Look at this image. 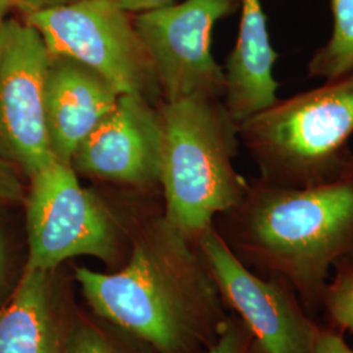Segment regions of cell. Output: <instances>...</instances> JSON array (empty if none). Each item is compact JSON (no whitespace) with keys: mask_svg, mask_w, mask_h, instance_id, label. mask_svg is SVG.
<instances>
[{"mask_svg":"<svg viewBox=\"0 0 353 353\" xmlns=\"http://www.w3.org/2000/svg\"><path fill=\"white\" fill-rule=\"evenodd\" d=\"M96 314L159 353H207L228 321L198 245L165 219L144 228L121 271L75 270Z\"/></svg>","mask_w":353,"mask_h":353,"instance_id":"cell-1","label":"cell"},{"mask_svg":"<svg viewBox=\"0 0 353 353\" xmlns=\"http://www.w3.org/2000/svg\"><path fill=\"white\" fill-rule=\"evenodd\" d=\"M221 237L243 265L296 292L310 316L319 312L330 270L353 256V168L310 188H283L254 179L227 214Z\"/></svg>","mask_w":353,"mask_h":353,"instance_id":"cell-2","label":"cell"},{"mask_svg":"<svg viewBox=\"0 0 353 353\" xmlns=\"http://www.w3.org/2000/svg\"><path fill=\"white\" fill-rule=\"evenodd\" d=\"M160 183L166 223L196 243L219 214L243 199L249 182L237 173L240 125L223 100L186 99L163 102Z\"/></svg>","mask_w":353,"mask_h":353,"instance_id":"cell-3","label":"cell"},{"mask_svg":"<svg viewBox=\"0 0 353 353\" xmlns=\"http://www.w3.org/2000/svg\"><path fill=\"white\" fill-rule=\"evenodd\" d=\"M353 71L285 100L240 125V138L263 182L310 188L353 168Z\"/></svg>","mask_w":353,"mask_h":353,"instance_id":"cell-4","label":"cell"},{"mask_svg":"<svg viewBox=\"0 0 353 353\" xmlns=\"http://www.w3.org/2000/svg\"><path fill=\"white\" fill-rule=\"evenodd\" d=\"M24 17L50 54L88 65L121 94H137L151 102L161 94L134 14L114 0H75Z\"/></svg>","mask_w":353,"mask_h":353,"instance_id":"cell-5","label":"cell"},{"mask_svg":"<svg viewBox=\"0 0 353 353\" xmlns=\"http://www.w3.org/2000/svg\"><path fill=\"white\" fill-rule=\"evenodd\" d=\"M28 178L26 268L51 272L83 255L113 263L118 252L113 216L80 185L74 168L52 159Z\"/></svg>","mask_w":353,"mask_h":353,"instance_id":"cell-6","label":"cell"},{"mask_svg":"<svg viewBox=\"0 0 353 353\" xmlns=\"http://www.w3.org/2000/svg\"><path fill=\"white\" fill-rule=\"evenodd\" d=\"M239 6L240 0H185L134 14L164 101L224 99V67L214 61L211 36Z\"/></svg>","mask_w":353,"mask_h":353,"instance_id":"cell-7","label":"cell"},{"mask_svg":"<svg viewBox=\"0 0 353 353\" xmlns=\"http://www.w3.org/2000/svg\"><path fill=\"white\" fill-rule=\"evenodd\" d=\"M196 245L225 306L250 334L249 353H316L322 323L307 313L288 284L252 272L214 225L203 232Z\"/></svg>","mask_w":353,"mask_h":353,"instance_id":"cell-8","label":"cell"},{"mask_svg":"<svg viewBox=\"0 0 353 353\" xmlns=\"http://www.w3.org/2000/svg\"><path fill=\"white\" fill-rule=\"evenodd\" d=\"M49 63L37 30L7 19L0 29V159L26 176L54 159L45 112Z\"/></svg>","mask_w":353,"mask_h":353,"instance_id":"cell-9","label":"cell"},{"mask_svg":"<svg viewBox=\"0 0 353 353\" xmlns=\"http://www.w3.org/2000/svg\"><path fill=\"white\" fill-rule=\"evenodd\" d=\"M161 126L159 109L137 94H121L71 160L76 173L130 186L160 181Z\"/></svg>","mask_w":353,"mask_h":353,"instance_id":"cell-10","label":"cell"},{"mask_svg":"<svg viewBox=\"0 0 353 353\" xmlns=\"http://www.w3.org/2000/svg\"><path fill=\"white\" fill-rule=\"evenodd\" d=\"M119 96L88 65L50 54L45 112L52 157L71 165L77 147L113 110Z\"/></svg>","mask_w":353,"mask_h":353,"instance_id":"cell-11","label":"cell"},{"mask_svg":"<svg viewBox=\"0 0 353 353\" xmlns=\"http://www.w3.org/2000/svg\"><path fill=\"white\" fill-rule=\"evenodd\" d=\"M240 7L239 36L224 67L223 99L239 125L278 101L279 89L274 77L279 54L270 41L262 0H240Z\"/></svg>","mask_w":353,"mask_h":353,"instance_id":"cell-12","label":"cell"},{"mask_svg":"<svg viewBox=\"0 0 353 353\" xmlns=\"http://www.w3.org/2000/svg\"><path fill=\"white\" fill-rule=\"evenodd\" d=\"M64 338L50 272L26 268L0 309V353H64Z\"/></svg>","mask_w":353,"mask_h":353,"instance_id":"cell-13","label":"cell"},{"mask_svg":"<svg viewBox=\"0 0 353 353\" xmlns=\"http://www.w3.org/2000/svg\"><path fill=\"white\" fill-rule=\"evenodd\" d=\"M332 32L327 42L314 51L307 74L325 81L353 71V0H330Z\"/></svg>","mask_w":353,"mask_h":353,"instance_id":"cell-14","label":"cell"},{"mask_svg":"<svg viewBox=\"0 0 353 353\" xmlns=\"http://www.w3.org/2000/svg\"><path fill=\"white\" fill-rule=\"evenodd\" d=\"M335 274L321 299L325 326L344 335L353 334V256L341 259L334 265Z\"/></svg>","mask_w":353,"mask_h":353,"instance_id":"cell-15","label":"cell"},{"mask_svg":"<svg viewBox=\"0 0 353 353\" xmlns=\"http://www.w3.org/2000/svg\"><path fill=\"white\" fill-rule=\"evenodd\" d=\"M64 353H127L118 341L90 322H77L64 338Z\"/></svg>","mask_w":353,"mask_h":353,"instance_id":"cell-16","label":"cell"},{"mask_svg":"<svg viewBox=\"0 0 353 353\" xmlns=\"http://www.w3.org/2000/svg\"><path fill=\"white\" fill-rule=\"evenodd\" d=\"M252 338L237 316H228L227 323L217 341L207 353H249Z\"/></svg>","mask_w":353,"mask_h":353,"instance_id":"cell-17","label":"cell"},{"mask_svg":"<svg viewBox=\"0 0 353 353\" xmlns=\"http://www.w3.org/2000/svg\"><path fill=\"white\" fill-rule=\"evenodd\" d=\"M24 198V188L19 170L0 159V204L19 202Z\"/></svg>","mask_w":353,"mask_h":353,"instance_id":"cell-18","label":"cell"},{"mask_svg":"<svg viewBox=\"0 0 353 353\" xmlns=\"http://www.w3.org/2000/svg\"><path fill=\"white\" fill-rule=\"evenodd\" d=\"M316 353H353L343 335L322 325L316 339Z\"/></svg>","mask_w":353,"mask_h":353,"instance_id":"cell-19","label":"cell"},{"mask_svg":"<svg viewBox=\"0 0 353 353\" xmlns=\"http://www.w3.org/2000/svg\"><path fill=\"white\" fill-rule=\"evenodd\" d=\"M121 8H123L131 14L151 11L156 8H161L165 6H170L176 3V0H114Z\"/></svg>","mask_w":353,"mask_h":353,"instance_id":"cell-20","label":"cell"},{"mask_svg":"<svg viewBox=\"0 0 353 353\" xmlns=\"http://www.w3.org/2000/svg\"><path fill=\"white\" fill-rule=\"evenodd\" d=\"M14 8H17L24 16L38 10L62 6L75 0H12Z\"/></svg>","mask_w":353,"mask_h":353,"instance_id":"cell-21","label":"cell"},{"mask_svg":"<svg viewBox=\"0 0 353 353\" xmlns=\"http://www.w3.org/2000/svg\"><path fill=\"white\" fill-rule=\"evenodd\" d=\"M8 259V246H7V239L0 230V283L6 272V265Z\"/></svg>","mask_w":353,"mask_h":353,"instance_id":"cell-22","label":"cell"},{"mask_svg":"<svg viewBox=\"0 0 353 353\" xmlns=\"http://www.w3.org/2000/svg\"><path fill=\"white\" fill-rule=\"evenodd\" d=\"M14 8L12 0H0V29L7 21V14Z\"/></svg>","mask_w":353,"mask_h":353,"instance_id":"cell-23","label":"cell"}]
</instances>
